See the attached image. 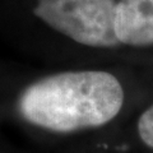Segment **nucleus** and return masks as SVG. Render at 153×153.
<instances>
[{"label": "nucleus", "instance_id": "20e7f679", "mask_svg": "<svg viewBox=\"0 0 153 153\" xmlns=\"http://www.w3.org/2000/svg\"><path fill=\"white\" fill-rule=\"evenodd\" d=\"M138 133L143 143L153 148V105L140 115L138 120Z\"/></svg>", "mask_w": 153, "mask_h": 153}, {"label": "nucleus", "instance_id": "f257e3e1", "mask_svg": "<svg viewBox=\"0 0 153 153\" xmlns=\"http://www.w3.org/2000/svg\"><path fill=\"white\" fill-rule=\"evenodd\" d=\"M124 88L105 70L61 71L31 83L17 102L31 125L52 133H74L114 120L124 105Z\"/></svg>", "mask_w": 153, "mask_h": 153}, {"label": "nucleus", "instance_id": "f03ea898", "mask_svg": "<svg viewBox=\"0 0 153 153\" xmlns=\"http://www.w3.org/2000/svg\"><path fill=\"white\" fill-rule=\"evenodd\" d=\"M116 0H36L33 14L54 31L80 45L115 47Z\"/></svg>", "mask_w": 153, "mask_h": 153}, {"label": "nucleus", "instance_id": "7ed1b4c3", "mask_svg": "<svg viewBox=\"0 0 153 153\" xmlns=\"http://www.w3.org/2000/svg\"><path fill=\"white\" fill-rule=\"evenodd\" d=\"M115 32L120 44L153 45V0H119Z\"/></svg>", "mask_w": 153, "mask_h": 153}]
</instances>
